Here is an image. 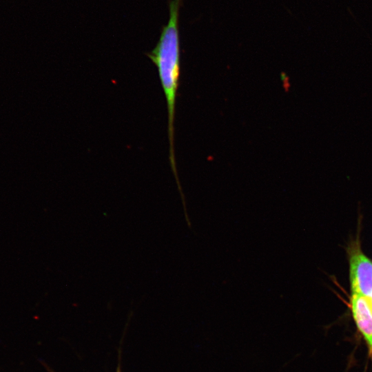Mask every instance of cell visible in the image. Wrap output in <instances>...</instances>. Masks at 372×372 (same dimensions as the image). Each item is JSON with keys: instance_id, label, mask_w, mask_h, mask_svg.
<instances>
[{"instance_id": "obj_3", "label": "cell", "mask_w": 372, "mask_h": 372, "mask_svg": "<svg viewBox=\"0 0 372 372\" xmlns=\"http://www.w3.org/2000/svg\"><path fill=\"white\" fill-rule=\"evenodd\" d=\"M351 308L356 325L366 341L372 356V307L369 298L352 293Z\"/></svg>"}, {"instance_id": "obj_1", "label": "cell", "mask_w": 372, "mask_h": 372, "mask_svg": "<svg viewBox=\"0 0 372 372\" xmlns=\"http://www.w3.org/2000/svg\"><path fill=\"white\" fill-rule=\"evenodd\" d=\"M183 0H169V19L162 28L154 48L146 55L156 65L167 103L169 161L177 185H180L174 154V118L180 79V37L178 17Z\"/></svg>"}, {"instance_id": "obj_2", "label": "cell", "mask_w": 372, "mask_h": 372, "mask_svg": "<svg viewBox=\"0 0 372 372\" xmlns=\"http://www.w3.org/2000/svg\"><path fill=\"white\" fill-rule=\"evenodd\" d=\"M350 282L353 294L364 297L372 295V262L354 247L350 251Z\"/></svg>"}, {"instance_id": "obj_4", "label": "cell", "mask_w": 372, "mask_h": 372, "mask_svg": "<svg viewBox=\"0 0 372 372\" xmlns=\"http://www.w3.org/2000/svg\"><path fill=\"white\" fill-rule=\"evenodd\" d=\"M369 299H370V302H371V307H372V295L371 297H369Z\"/></svg>"}]
</instances>
